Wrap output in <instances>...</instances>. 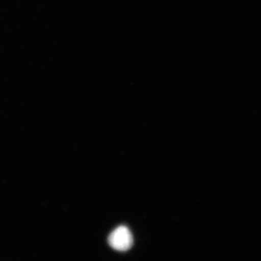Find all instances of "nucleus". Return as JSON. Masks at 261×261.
Listing matches in <instances>:
<instances>
[{"label": "nucleus", "instance_id": "f257e3e1", "mask_svg": "<svg viewBox=\"0 0 261 261\" xmlns=\"http://www.w3.org/2000/svg\"><path fill=\"white\" fill-rule=\"evenodd\" d=\"M133 236L128 227L120 226L114 230L109 237V243L118 251H127L133 245Z\"/></svg>", "mask_w": 261, "mask_h": 261}]
</instances>
